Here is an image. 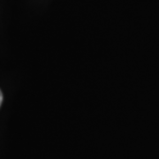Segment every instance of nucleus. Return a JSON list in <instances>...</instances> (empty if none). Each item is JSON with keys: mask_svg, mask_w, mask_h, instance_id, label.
<instances>
[{"mask_svg": "<svg viewBox=\"0 0 159 159\" xmlns=\"http://www.w3.org/2000/svg\"><path fill=\"white\" fill-rule=\"evenodd\" d=\"M2 102H3V94H2V92L0 90V106L2 104Z\"/></svg>", "mask_w": 159, "mask_h": 159, "instance_id": "1", "label": "nucleus"}]
</instances>
